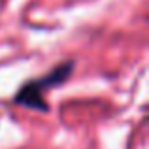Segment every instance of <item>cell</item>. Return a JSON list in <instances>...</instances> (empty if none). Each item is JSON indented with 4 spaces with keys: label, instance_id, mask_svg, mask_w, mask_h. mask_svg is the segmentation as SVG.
<instances>
[{
    "label": "cell",
    "instance_id": "obj_1",
    "mask_svg": "<svg viewBox=\"0 0 149 149\" xmlns=\"http://www.w3.org/2000/svg\"><path fill=\"white\" fill-rule=\"evenodd\" d=\"M72 70H74V62L66 61L62 64L55 66L53 70H49L44 76L23 83L21 89L17 91V95L13 96V102L19 106H25V108H30V109H38V111H49V106L44 98L45 91L64 83Z\"/></svg>",
    "mask_w": 149,
    "mask_h": 149
}]
</instances>
